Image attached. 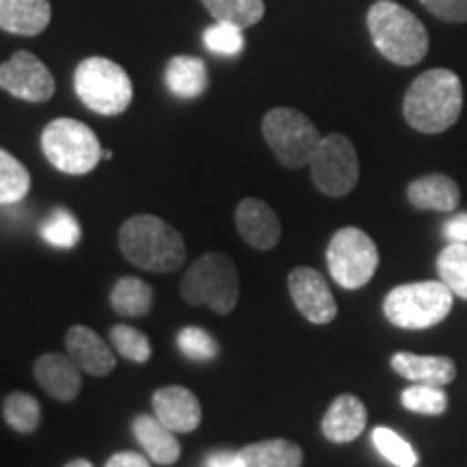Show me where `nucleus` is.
Returning a JSON list of instances; mask_svg holds the SVG:
<instances>
[{"instance_id":"f257e3e1","label":"nucleus","mask_w":467,"mask_h":467,"mask_svg":"<svg viewBox=\"0 0 467 467\" xmlns=\"http://www.w3.org/2000/svg\"><path fill=\"white\" fill-rule=\"evenodd\" d=\"M463 109V87L452 69L435 67L420 74L405 93L402 113L418 132L437 134L457 124Z\"/></svg>"},{"instance_id":"f03ea898","label":"nucleus","mask_w":467,"mask_h":467,"mask_svg":"<svg viewBox=\"0 0 467 467\" xmlns=\"http://www.w3.org/2000/svg\"><path fill=\"white\" fill-rule=\"evenodd\" d=\"M119 247L128 262L150 273H173L184 265L186 247L178 230L154 214H137L119 230Z\"/></svg>"},{"instance_id":"7ed1b4c3","label":"nucleus","mask_w":467,"mask_h":467,"mask_svg":"<svg viewBox=\"0 0 467 467\" xmlns=\"http://www.w3.org/2000/svg\"><path fill=\"white\" fill-rule=\"evenodd\" d=\"M368 31L377 50L396 66H416L429 52V33L422 22L394 0L372 5Z\"/></svg>"},{"instance_id":"20e7f679","label":"nucleus","mask_w":467,"mask_h":467,"mask_svg":"<svg viewBox=\"0 0 467 467\" xmlns=\"http://www.w3.org/2000/svg\"><path fill=\"white\" fill-rule=\"evenodd\" d=\"M452 290L441 282H411L396 285L385 296L383 314L400 329H429L451 314Z\"/></svg>"},{"instance_id":"39448f33","label":"nucleus","mask_w":467,"mask_h":467,"mask_svg":"<svg viewBox=\"0 0 467 467\" xmlns=\"http://www.w3.org/2000/svg\"><path fill=\"white\" fill-rule=\"evenodd\" d=\"M74 89L87 109L107 117L124 113L134 96L126 69L104 57H89L76 67Z\"/></svg>"},{"instance_id":"423d86ee","label":"nucleus","mask_w":467,"mask_h":467,"mask_svg":"<svg viewBox=\"0 0 467 467\" xmlns=\"http://www.w3.org/2000/svg\"><path fill=\"white\" fill-rule=\"evenodd\" d=\"M191 306H208L217 314H230L238 303V271L225 254H206L195 260L180 285Z\"/></svg>"},{"instance_id":"0eeeda50","label":"nucleus","mask_w":467,"mask_h":467,"mask_svg":"<svg viewBox=\"0 0 467 467\" xmlns=\"http://www.w3.org/2000/svg\"><path fill=\"white\" fill-rule=\"evenodd\" d=\"M42 150L52 167L67 175H85L102 159L96 132L83 121L61 117L50 121L42 132Z\"/></svg>"},{"instance_id":"6e6552de","label":"nucleus","mask_w":467,"mask_h":467,"mask_svg":"<svg viewBox=\"0 0 467 467\" xmlns=\"http://www.w3.org/2000/svg\"><path fill=\"white\" fill-rule=\"evenodd\" d=\"M262 132H265L268 148L275 151L282 165L288 169L309 165L323 141L317 126L299 110L288 107L268 110L262 121Z\"/></svg>"},{"instance_id":"1a4fd4ad","label":"nucleus","mask_w":467,"mask_h":467,"mask_svg":"<svg viewBox=\"0 0 467 467\" xmlns=\"http://www.w3.org/2000/svg\"><path fill=\"white\" fill-rule=\"evenodd\" d=\"M327 266L334 282L342 288H364L379 268V249L364 230L342 227L327 247Z\"/></svg>"},{"instance_id":"9d476101","label":"nucleus","mask_w":467,"mask_h":467,"mask_svg":"<svg viewBox=\"0 0 467 467\" xmlns=\"http://www.w3.org/2000/svg\"><path fill=\"white\" fill-rule=\"evenodd\" d=\"M309 167L314 184L327 197L348 195L359 180L358 151L344 134L325 137Z\"/></svg>"},{"instance_id":"9b49d317","label":"nucleus","mask_w":467,"mask_h":467,"mask_svg":"<svg viewBox=\"0 0 467 467\" xmlns=\"http://www.w3.org/2000/svg\"><path fill=\"white\" fill-rule=\"evenodd\" d=\"M0 89L26 102H48L55 96V78L33 52L20 50L0 63Z\"/></svg>"},{"instance_id":"f8f14e48","label":"nucleus","mask_w":467,"mask_h":467,"mask_svg":"<svg viewBox=\"0 0 467 467\" xmlns=\"http://www.w3.org/2000/svg\"><path fill=\"white\" fill-rule=\"evenodd\" d=\"M288 288L299 312L314 325H327L337 317V306L329 284L318 271L299 266L290 273Z\"/></svg>"},{"instance_id":"ddd939ff","label":"nucleus","mask_w":467,"mask_h":467,"mask_svg":"<svg viewBox=\"0 0 467 467\" xmlns=\"http://www.w3.org/2000/svg\"><path fill=\"white\" fill-rule=\"evenodd\" d=\"M156 418L173 433H191L202 422V405L197 396L182 385H167L151 396Z\"/></svg>"},{"instance_id":"4468645a","label":"nucleus","mask_w":467,"mask_h":467,"mask_svg":"<svg viewBox=\"0 0 467 467\" xmlns=\"http://www.w3.org/2000/svg\"><path fill=\"white\" fill-rule=\"evenodd\" d=\"M236 227L251 247L262 251L273 249L282 238V225L275 210L255 197H247L236 208Z\"/></svg>"},{"instance_id":"2eb2a0df","label":"nucleus","mask_w":467,"mask_h":467,"mask_svg":"<svg viewBox=\"0 0 467 467\" xmlns=\"http://www.w3.org/2000/svg\"><path fill=\"white\" fill-rule=\"evenodd\" d=\"M67 355L74 359V364L85 370L91 377H107L115 368V355L107 347L96 331L89 327L76 325L66 336Z\"/></svg>"},{"instance_id":"dca6fc26","label":"nucleus","mask_w":467,"mask_h":467,"mask_svg":"<svg viewBox=\"0 0 467 467\" xmlns=\"http://www.w3.org/2000/svg\"><path fill=\"white\" fill-rule=\"evenodd\" d=\"M35 379L48 392L52 399L69 402L83 389L80 368L74 364L69 355L46 353L35 364Z\"/></svg>"},{"instance_id":"f3484780","label":"nucleus","mask_w":467,"mask_h":467,"mask_svg":"<svg viewBox=\"0 0 467 467\" xmlns=\"http://www.w3.org/2000/svg\"><path fill=\"white\" fill-rule=\"evenodd\" d=\"M368 422L366 405L358 396L342 394L331 402L323 418V435L334 443L355 441Z\"/></svg>"},{"instance_id":"a211bd4d","label":"nucleus","mask_w":467,"mask_h":467,"mask_svg":"<svg viewBox=\"0 0 467 467\" xmlns=\"http://www.w3.org/2000/svg\"><path fill=\"white\" fill-rule=\"evenodd\" d=\"M392 368L407 381L437 385V388H443L457 377V364L451 358H437V355L396 353L392 358Z\"/></svg>"},{"instance_id":"6ab92c4d","label":"nucleus","mask_w":467,"mask_h":467,"mask_svg":"<svg viewBox=\"0 0 467 467\" xmlns=\"http://www.w3.org/2000/svg\"><path fill=\"white\" fill-rule=\"evenodd\" d=\"M407 197L413 208L452 213L461 203V191L452 178L443 173H431L413 180L407 189Z\"/></svg>"},{"instance_id":"aec40b11","label":"nucleus","mask_w":467,"mask_h":467,"mask_svg":"<svg viewBox=\"0 0 467 467\" xmlns=\"http://www.w3.org/2000/svg\"><path fill=\"white\" fill-rule=\"evenodd\" d=\"M50 25L48 0H0V28L11 35L35 37Z\"/></svg>"},{"instance_id":"412c9836","label":"nucleus","mask_w":467,"mask_h":467,"mask_svg":"<svg viewBox=\"0 0 467 467\" xmlns=\"http://www.w3.org/2000/svg\"><path fill=\"white\" fill-rule=\"evenodd\" d=\"M132 433L154 463L171 465L180 459V441L156 416H139L132 422Z\"/></svg>"},{"instance_id":"4be33fe9","label":"nucleus","mask_w":467,"mask_h":467,"mask_svg":"<svg viewBox=\"0 0 467 467\" xmlns=\"http://www.w3.org/2000/svg\"><path fill=\"white\" fill-rule=\"evenodd\" d=\"M165 83L173 96L184 100L202 96L208 87L206 63L197 57H173L167 63Z\"/></svg>"},{"instance_id":"5701e85b","label":"nucleus","mask_w":467,"mask_h":467,"mask_svg":"<svg viewBox=\"0 0 467 467\" xmlns=\"http://www.w3.org/2000/svg\"><path fill=\"white\" fill-rule=\"evenodd\" d=\"M244 467H301L303 451L288 440H266L243 448Z\"/></svg>"},{"instance_id":"b1692460","label":"nucleus","mask_w":467,"mask_h":467,"mask_svg":"<svg viewBox=\"0 0 467 467\" xmlns=\"http://www.w3.org/2000/svg\"><path fill=\"white\" fill-rule=\"evenodd\" d=\"M154 303V290L139 277H121L110 292V306L121 317H145Z\"/></svg>"},{"instance_id":"393cba45","label":"nucleus","mask_w":467,"mask_h":467,"mask_svg":"<svg viewBox=\"0 0 467 467\" xmlns=\"http://www.w3.org/2000/svg\"><path fill=\"white\" fill-rule=\"evenodd\" d=\"M213 17L217 22H225V25L249 28L258 25L265 16V3L262 0H202Z\"/></svg>"},{"instance_id":"a878e982","label":"nucleus","mask_w":467,"mask_h":467,"mask_svg":"<svg viewBox=\"0 0 467 467\" xmlns=\"http://www.w3.org/2000/svg\"><path fill=\"white\" fill-rule=\"evenodd\" d=\"M440 279L454 296L467 301V243H451L437 258Z\"/></svg>"},{"instance_id":"bb28decb","label":"nucleus","mask_w":467,"mask_h":467,"mask_svg":"<svg viewBox=\"0 0 467 467\" xmlns=\"http://www.w3.org/2000/svg\"><path fill=\"white\" fill-rule=\"evenodd\" d=\"M31 189V175L16 156L0 150V203H16Z\"/></svg>"},{"instance_id":"cd10ccee","label":"nucleus","mask_w":467,"mask_h":467,"mask_svg":"<svg viewBox=\"0 0 467 467\" xmlns=\"http://www.w3.org/2000/svg\"><path fill=\"white\" fill-rule=\"evenodd\" d=\"M5 422H7L11 429L17 431V433H33L39 426V420H42V409H39L37 399H33L31 394L16 392L7 396L3 407Z\"/></svg>"},{"instance_id":"c85d7f7f","label":"nucleus","mask_w":467,"mask_h":467,"mask_svg":"<svg viewBox=\"0 0 467 467\" xmlns=\"http://www.w3.org/2000/svg\"><path fill=\"white\" fill-rule=\"evenodd\" d=\"M42 238L57 249H72L83 238V230L69 210L58 208L42 223Z\"/></svg>"},{"instance_id":"c756f323","label":"nucleus","mask_w":467,"mask_h":467,"mask_svg":"<svg viewBox=\"0 0 467 467\" xmlns=\"http://www.w3.org/2000/svg\"><path fill=\"white\" fill-rule=\"evenodd\" d=\"M402 407L409 411L420 413V416H441L448 409V394L437 385H409L400 394Z\"/></svg>"},{"instance_id":"7c9ffc66","label":"nucleus","mask_w":467,"mask_h":467,"mask_svg":"<svg viewBox=\"0 0 467 467\" xmlns=\"http://www.w3.org/2000/svg\"><path fill=\"white\" fill-rule=\"evenodd\" d=\"M372 441H375L377 451L383 454L389 463L396 467H416L418 465V452L413 451L409 443L402 440L399 433H394L392 429H379L372 431Z\"/></svg>"},{"instance_id":"2f4dec72","label":"nucleus","mask_w":467,"mask_h":467,"mask_svg":"<svg viewBox=\"0 0 467 467\" xmlns=\"http://www.w3.org/2000/svg\"><path fill=\"white\" fill-rule=\"evenodd\" d=\"M110 342L124 355L126 359L134 361V364H145L151 358V344L139 329H132L128 325H115L110 329Z\"/></svg>"},{"instance_id":"473e14b6","label":"nucleus","mask_w":467,"mask_h":467,"mask_svg":"<svg viewBox=\"0 0 467 467\" xmlns=\"http://www.w3.org/2000/svg\"><path fill=\"white\" fill-rule=\"evenodd\" d=\"M178 348L192 361H210L219 355V344L200 327H184L178 334Z\"/></svg>"},{"instance_id":"72a5a7b5","label":"nucleus","mask_w":467,"mask_h":467,"mask_svg":"<svg viewBox=\"0 0 467 467\" xmlns=\"http://www.w3.org/2000/svg\"><path fill=\"white\" fill-rule=\"evenodd\" d=\"M203 44L210 52H217V55H238L243 50L244 39L243 31L238 26L225 25V22H217V25L208 26L203 31Z\"/></svg>"},{"instance_id":"f704fd0d","label":"nucleus","mask_w":467,"mask_h":467,"mask_svg":"<svg viewBox=\"0 0 467 467\" xmlns=\"http://www.w3.org/2000/svg\"><path fill=\"white\" fill-rule=\"evenodd\" d=\"M435 17L446 22H467V0H420Z\"/></svg>"},{"instance_id":"c9c22d12","label":"nucleus","mask_w":467,"mask_h":467,"mask_svg":"<svg viewBox=\"0 0 467 467\" xmlns=\"http://www.w3.org/2000/svg\"><path fill=\"white\" fill-rule=\"evenodd\" d=\"M443 230H446V238L451 243H467V213L452 217Z\"/></svg>"},{"instance_id":"e433bc0d","label":"nucleus","mask_w":467,"mask_h":467,"mask_svg":"<svg viewBox=\"0 0 467 467\" xmlns=\"http://www.w3.org/2000/svg\"><path fill=\"white\" fill-rule=\"evenodd\" d=\"M107 467H150V461L139 452H117L109 459Z\"/></svg>"},{"instance_id":"4c0bfd02","label":"nucleus","mask_w":467,"mask_h":467,"mask_svg":"<svg viewBox=\"0 0 467 467\" xmlns=\"http://www.w3.org/2000/svg\"><path fill=\"white\" fill-rule=\"evenodd\" d=\"M206 467H244L241 452H214L206 461Z\"/></svg>"},{"instance_id":"58836bf2","label":"nucleus","mask_w":467,"mask_h":467,"mask_svg":"<svg viewBox=\"0 0 467 467\" xmlns=\"http://www.w3.org/2000/svg\"><path fill=\"white\" fill-rule=\"evenodd\" d=\"M66 467H93V465L89 463V461H85V459H76V461H69Z\"/></svg>"},{"instance_id":"ea45409f","label":"nucleus","mask_w":467,"mask_h":467,"mask_svg":"<svg viewBox=\"0 0 467 467\" xmlns=\"http://www.w3.org/2000/svg\"><path fill=\"white\" fill-rule=\"evenodd\" d=\"M102 159H107V161H109V159H113V154H110L109 150H104V151H102Z\"/></svg>"}]
</instances>
